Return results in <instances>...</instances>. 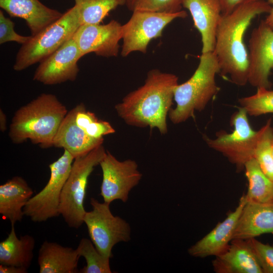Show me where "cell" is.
Wrapping results in <instances>:
<instances>
[{
	"mask_svg": "<svg viewBox=\"0 0 273 273\" xmlns=\"http://www.w3.org/2000/svg\"><path fill=\"white\" fill-rule=\"evenodd\" d=\"M271 7L267 1L258 0L242 5L221 16L213 52L220 74L228 76L237 85L244 86L248 82L249 54L244 40L245 32L257 16L268 14Z\"/></svg>",
	"mask_w": 273,
	"mask_h": 273,
	"instance_id": "1",
	"label": "cell"
},
{
	"mask_svg": "<svg viewBox=\"0 0 273 273\" xmlns=\"http://www.w3.org/2000/svg\"><path fill=\"white\" fill-rule=\"evenodd\" d=\"M178 77L157 69L148 71L144 84L125 96L115 106L119 116L129 125L156 128L167 132L166 118L174 99Z\"/></svg>",
	"mask_w": 273,
	"mask_h": 273,
	"instance_id": "2",
	"label": "cell"
},
{
	"mask_svg": "<svg viewBox=\"0 0 273 273\" xmlns=\"http://www.w3.org/2000/svg\"><path fill=\"white\" fill-rule=\"evenodd\" d=\"M68 112L55 95L43 93L16 111L10 125L9 138L16 144L29 140L43 149L51 147Z\"/></svg>",
	"mask_w": 273,
	"mask_h": 273,
	"instance_id": "3",
	"label": "cell"
},
{
	"mask_svg": "<svg viewBox=\"0 0 273 273\" xmlns=\"http://www.w3.org/2000/svg\"><path fill=\"white\" fill-rule=\"evenodd\" d=\"M220 67L213 52L202 53L199 65L192 76L178 84L174 91L176 107L171 108L168 116L174 124L186 121L195 111L203 110L219 92L215 77Z\"/></svg>",
	"mask_w": 273,
	"mask_h": 273,
	"instance_id": "4",
	"label": "cell"
},
{
	"mask_svg": "<svg viewBox=\"0 0 273 273\" xmlns=\"http://www.w3.org/2000/svg\"><path fill=\"white\" fill-rule=\"evenodd\" d=\"M81 25L78 7L74 5L59 19L22 44L16 58L13 69L23 70L50 56L73 35Z\"/></svg>",
	"mask_w": 273,
	"mask_h": 273,
	"instance_id": "5",
	"label": "cell"
},
{
	"mask_svg": "<svg viewBox=\"0 0 273 273\" xmlns=\"http://www.w3.org/2000/svg\"><path fill=\"white\" fill-rule=\"evenodd\" d=\"M106 152L102 144L73 161L62 191L59 205L60 214L70 228L78 229L83 223L86 212L84 203L88 177Z\"/></svg>",
	"mask_w": 273,
	"mask_h": 273,
	"instance_id": "6",
	"label": "cell"
},
{
	"mask_svg": "<svg viewBox=\"0 0 273 273\" xmlns=\"http://www.w3.org/2000/svg\"><path fill=\"white\" fill-rule=\"evenodd\" d=\"M246 111L242 107L231 117L232 132L220 130L214 139L205 136L207 145L224 156L235 164L238 170L244 169L245 163L253 158L258 131L253 130L248 118Z\"/></svg>",
	"mask_w": 273,
	"mask_h": 273,
	"instance_id": "7",
	"label": "cell"
},
{
	"mask_svg": "<svg viewBox=\"0 0 273 273\" xmlns=\"http://www.w3.org/2000/svg\"><path fill=\"white\" fill-rule=\"evenodd\" d=\"M90 204L92 210L86 212L83 223L98 251L111 258L113 257V248L116 244L130 240V225L121 217L112 214L110 204L100 202L93 197L90 199Z\"/></svg>",
	"mask_w": 273,
	"mask_h": 273,
	"instance_id": "8",
	"label": "cell"
},
{
	"mask_svg": "<svg viewBox=\"0 0 273 273\" xmlns=\"http://www.w3.org/2000/svg\"><path fill=\"white\" fill-rule=\"evenodd\" d=\"M74 160L73 156L64 150L61 156L49 165V181L40 191L27 202L23 208L24 215L34 222H41L60 215L61 195Z\"/></svg>",
	"mask_w": 273,
	"mask_h": 273,
	"instance_id": "9",
	"label": "cell"
},
{
	"mask_svg": "<svg viewBox=\"0 0 273 273\" xmlns=\"http://www.w3.org/2000/svg\"><path fill=\"white\" fill-rule=\"evenodd\" d=\"M187 16V13L184 10L174 13L133 12L128 21L122 26L121 55L125 57L134 52L145 54L150 41L161 36L169 24L177 18Z\"/></svg>",
	"mask_w": 273,
	"mask_h": 273,
	"instance_id": "10",
	"label": "cell"
},
{
	"mask_svg": "<svg viewBox=\"0 0 273 273\" xmlns=\"http://www.w3.org/2000/svg\"><path fill=\"white\" fill-rule=\"evenodd\" d=\"M99 165L102 171L100 195L104 202L111 204L119 200L126 202L129 192L142 177L136 162L131 159L119 161L106 151Z\"/></svg>",
	"mask_w": 273,
	"mask_h": 273,
	"instance_id": "11",
	"label": "cell"
},
{
	"mask_svg": "<svg viewBox=\"0 0 273 273\" xmlns=\"http://www.w3.org/2000/svg\"><path fill=\"white\" fill-rule=\"evenodd\" d=\"M248 82L253 86L270 89L273 70V29L264 20L252 31L249 40Z\"/></svg>",
	"mask_w": 273,
	"mask_h": 273,
	"instance_id": "12",
	"label": "cell"
},
{
	"mask_svg": "<svg viewBox=\"0 0 273 273\" xmlns=\"http://www.w3.org/2000/svg\"><path fill=\"white\" fill-rule=\"evenodd\" d=\"M122 26L115 20L106 24H82L72 38L82 57L90 53L104 57H117L122 39Z\"/></svg>",
	"mask_w": 273,
	"mask_h": 273,
	"instance_id": "13",
	"label": "cell"
},
{
	"mask_svg": "<svg viewBox=\"0 0 273 273\" xmlns=\"http://www.w3.org/2000/svg\"><path fill=\"white\" fill-rule=\"evenodd\" d=\"M82 57L72 37L39 63L33 80L45 85H54L75 80L79 72L77 62Z\"/></svg>",
	"mask_w": 273,
	"mask_h": 273,
	"instance_id": "14",
	"label": "cell"
},
{
	"mask_svg": "<svg viewBox=\"0 0 273 273\" xmlns=\"http://www.w3.org/2000/svg\"><path fill=\"white\" fill-rule=\"evenodd\" d=\"M246 203V198L243 195L234 211L230 212L223 221L218 223L210 232L192 246L188 249L189 254L194 257L204 258L216 256L225 252L230 246L229 242L233 239Z\"/></svg>",
	"mask_w": 273,
	"mask_h": 273,
	"instance_id": "15",
	"label": "cell"
},
{
	"mask_svg": "<svg viewBox=\"0 0 273 273\" xmlns=\"http://www.w3.org/2000/svg\"><path fill=\"white\" fill-rule=\"evenodd\" d=\"M201 36L202 53L213 52L217 26L222 15L216 0H183Z\"/></svg>",
	"mask_w": 273,
	"mask_h": 273,
	"instance_id": "16",
	"label": "cell"
},
{
	"mask_svg": "<svg viewBox=\"0 0 273 273\" xmlns=\"http://www.w3.org/2000/svg\"><path fill=\"white\" fill-rule=\"evenodd\" d=\"M0 7L11 16L24 19L32 36L59 19L63 14L48 7L39 0H0Z\"/></svg>",
	"mask_w": 273,
	"mask_h": 273,
	"instance_id": "17",
	"label": "cell"
},
{
	"mask_svg": "<svg viewBox=\"0 0 273 273\" xmlns=\"http://www.w3.org/2000/svg\"><path fill=\"white\" fill-rule=\"evenodd\" d=\"M217 273H262V269L248 240L234 239L228 249L212 262Z\"/></svg>",
	"mask_w": 273,
	"mask_h": 273,
	"instance_id": "18",
	"label": "cell"
},
{
	"mask_svg": "<svg viewBox=\"0 0 273 273\" xmlns=\"http://www.w3.org/2000/svg\"><path fill=\"white\" fill-rule=\"evenodd\" d=\"M268 233L273 234V201L257 203L246 201L232 240H248Z\"/></svg>",
	"mask_w": 273,
	"mask_h": 273,
	"instance_id": "19",
	"label": "cell"
},
{
	"mask_svg": "<svg viewBox=\"0 0 273 273\" xmlns=\"http://www.w3.org/2000/svg\"><path fill=\"white\" fill-rule=\"evenodd\" d=\"M88 135L75 122L72 110L68 112L61 122L53 141V146L68 151L75 158L84 155L103 144Z\"/></svg>",
	"mask_w": 273,
	"mask_h": 273,
	"instance_id": "20",
	"label": "cell"
},
{
	"mask_svg": "<svg viewBox=\"0 0 273 273\" xmlns=\"http://www.w3.org/2000/svg\"><path fill=\"white\" fill-rule=\"evenodd\" d=\"M33 191L21 176H14L0 186V214L11 224L21 221L23 208Z\"/></svg>",
	"mask_w": 273,
	"mask_h": 273,
	"instance_id": "21",
	"label": "cell"
},
{
	"mask_svg": "<svg viewBox=\"0 0 273 273\" xmlns=\"http://www.w3.org/2000/svg\"><path fill=\"white\" fill-rule=\"evenodd\" d=\"M80 256L77 248L62 246L56 242L44 241L38 253L40 273H76Z\"/></svg>",
	"mask_w": 273,
	"mask_h": 273,
	"instance_id": "22",
	"label": "cell"
},
{
	"mask_svg": "<svg viewBox=\"0 0 273 273\" xmlns=\"http://www.w3.org/2000/svg\"><path fill=\"white\" fill-rule=\"evenodd\" d=\"M35 239L29 235L18 238L15 225L8 237L0 242V264L13 265L27 269L30 267L33 257Z\"/></svg>",
	"mask_w": 273,
	"mask_h": 273,
	"instance_id": "23",
	"label": "cell"
},
{
	"mask_svg": "<svg viewBox=\"0 0 273 273\" xmlns=\"http://www.w3.org/2000/svg\"><path fill=\"white\" fill-rule=\"evenodd\" d=\"M248 181V191L245 195L247 201L266 203L273 201V181L262 171L254 158L244 165Z\"/></svg>",
	"mask_w": 273,
	"mask_h": 273,
	"instance_id": "24",
	"label": "cell"
},
{
	"mask_svg": "<svg viewBox=\"0 0 273 273\" xmlns=\"http://www.w3.org/2000/svg\"><path fill=\"white\" fill-rule=\"evenodd\" d=\"M82 24H100L109 13L125 5V0H74Z\"/></svg>",
	"mask_w": 273,
	"mask_h": 273,
	"instance_id": "25",
	"label": "cell"
},
{
	"mask_svg": "<svg viewBox=\"0 0 273 273\" xmlns=\"http://www.w3.org/2000/svg\"><path fill=\"white\" fill-rule=\"evenodd\" d=\"M272 139L273 127L271 126V119H269L258 130L253 158L263 173L273 181V157L271 153Z\"/></svg>",
	"mask_w": 273,
	"mask_h": 273,
	"instance_id": "26",
	"label": "cell"
},
{
	"mask_svg": "<svg viewBox=\"0 0 273 273\" xmlns=\"http://www.w3.org/2000/svg\"><path fill=\"white\" fill-rule=\"evenodd\" d=\"M71 110L76 123L93 138L104 139L105 135L115 132L109 122L98 119L94 113L86 110L83 103L78 104Z\"/></svg>",
	"mask_w": 273,
	"mask_h": 273,
	"instance_id": "27",
	"label": "cell"
},
{
	"mask_svg": "<svg viewBox=\"0 0 273 273\" xmlns=\"http://www.w3.org/2000/svg\"><path fill=\"white\" fill-rule=\"evenodd\" d=\"M80 257L85 260L86 265L79 271L80 273H111L109 260L101 254L90 239L82 238L76 248Z\"/></svg>",
	"mask_w": 273,
	"mask_h": 273,
	"instance_id": "28",
	"label": "cell"
},
{
	"mask_svg": "<svg viewBox=\"0 0 273 273\" xmlns=\"http://www.w3.org/2000/svg\"><path fill=\"white\" fill-rule=\"evenodd\" d=\"M238 102L249 116L273 113V90L270 89L257 87L255 94L241 98Z\"/></svg>",
	"mask_w": 273,
	"mask_h": 273,
	"instance_id": "29",
	"label": "cell"
},
{
	"mask_svg": "<svg viewBox=\"0 0 273 273\" xmlns=\"http://www.w3.org/2000/svg\"><path fill=\"white\" fill-rule=\"evenodd\" d=\"M183 0H125L132 12L138 11L174 13L182 10Z\"/></svg>",
	"mask_w": 273,
	"mask_h": 273,
	"instance_id": "30",
	"label": "cell"
},
{
	"mask_svg": "<svg viewBox=\"0 0 273 273\" xmlns=\"http://www.w3.org/2000/svg\"><path fill=\"white\" fill-rule=\"evenodd\" d=\"M249 240L263 272L273 273V245L263 244L254 238Z\"/></svg>",
	"mask_w": 273,
	"mask_h": 273,
	"instance_id": "31",
	"label": "cell"
},
{
	"mask_svg": "<svg viewBox=\"0 0 273 273\" xmlns=\"http://www.w3.org/2000/svg\"><path fill=\"white\" fill-rule=\"evenodd\" d=\"M15 23L11 19L5 17L3 12L0 10V43L9 41H15L24 44L30 38L31 36H23L16 32L14 30Z\"/></svg>",
	"mask_w": 273,
	"mask_h": 273,
	"instance_id": "32",
	"label": "cell"
},
{
	"mask_svg": "<svg viewBox=\"0 0 273 273\" xmlns=\"http://www.w3.org/2000/svg\"><path fill=\"white\" fill-rule=\"evenodd\" d=\"M219 5L222 15L230 13L239 6L258 0H216Z\"/></svg>",
	"mask_w": 273,
	"mask_h": 273,
	"instance_id": "33",
	"label": "cell"
},
{
	"mask_svg": "<svg viewBox=\"0 0 273 273\" xmlns=\"http://www.w3.org/2000/svg\"><path fill=\"white\" fill-rule=\"evenodd\" d=\"M28 269L13 265L0 264L1 273H26Z\"/></svg>",
	"mask_w": 273,
	"mask_h": 273,
	"instance_id": "34",
	"label": "cell"
},
{
	"mask_svg": "<svg viewBox=\"0 0 273 273\" xmlns=\"http://www.w3.org/2000/svg\"><path fill=\"white\" fill-rule=\"evenodd\" d=\"M7 116L2 109H0V130L4 132L7 129Z\"/></svg>",
	"mask_w": 273,
	"mask_h": 273,
	"instance_id": "35",
	"label": "cell"
},
{
	"mask_svg": "<svg viewBox=\"0 0 273 273\" xmlns=\"http://www.w3.org/2000/svg\"><path fill=\"white\" fill-rule=\"evenodd\" d=\"M264 20L266 24L273 29V5H272L270 11Z\"/></svg>",
	"mask_w": 273,
	"mask_h": 273,
	"instance_id": "36",
	"label": "cell"
},
{
	"mask_svg": "<svg viewBox=\"0 0 273 273\" xmlns=\"http://www.w3.org/2000/svg\"><path fill=\"white\" fill-rule=\"evenodd\" d=\"M267 1L271 5H273V0H267Z\"/></svg>",
	"mask_w": 273,
	"mask_h": 273,
	"instance_id": "37",
	"label": "cell"
},
{
	"mask_svg": "<svg viewBox=\"0 0 273 273\" xmlns=\"http://www.w3.org/2000/svg\"><path fill=\"white\" fill-rule=\"evenodd\" d=\"M271 153H272V156L273 157V139H272V144H271Z\"/></svg>",
	"mask_w": 273,
	"mask_h": 273,
	"instance_id": "38",
	"label": "cell"
}]
</instances>
